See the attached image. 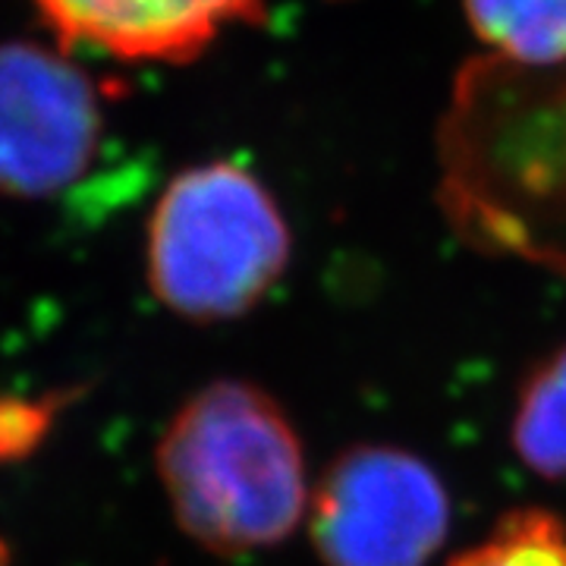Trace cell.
Wrapping results in <instances>:
<instances>
[{"instance_id": "cell-10", "label": "cell", "mask_w": 566, "mask_h": 566, "mask_svg": "<svg viewBox=\"0 0 566 566\" xmlns=\"http://www.w3.org/2000/svg\"><path fill=\"white\" fill-rule=\"evenodd\" d=\"M73 394H48L41 400L0 397V463L29 457L48 438L51 424Z\"/></svg>"}, {"instance_id": "cell-11", "label": "cell", "mask_w": 566, "mask_h": 566, "mask_svg": "<svg viewBox=\"0 0 566 566\" xmlns=\"http://www.w3.org/2000/svg\"><path fill=\"white\" fill-rule=\"evenodd\" d=\"M0 566H10V557H7V547L0 542Z\"/></svg>"}, {"instance_id": "cell-2", "label": "cell", "mask_w": 566, "mask_h": 566, "mask_svg": "<svg viewBox=\"0 0 566 566\" xmlns=\"http://www.w3.org/2000/svg\"><path fill=\"white\" fill-rule=\"evenodd\" d=\"M180 528L233 557L286 542L308 504L300 438L262 387L214 381L189 397L158 444Z\"/></svg>"}, {"instance_id": "cell-5", "label": "cell", "mask_w": 566, "mask_h": 566, "mask_svg": "<svg viewBox=\"0 0 566 566\" xmlns=\"http://www.w3.org/2000/svg\"><path fill=\"white\" fill-rule=\"evenodd\" d=\"M98 85L35 41L0 44V192L54 199L102 161Z\"/></svg>"}, {"instance_id": "cell-4", "label": "cell", "mask_w": 566, "mask_h": 566, "mask_svg": "<svg viewBox=\"0 0 566 566\" xmlns=\"http://www.w3.org/2000/svg\"><path fill=\"white\" fill-rule=\"evenodd\" d=\"M447 526L441 479L397 447H346L315 488L312 542L327 566H422Z\"/></svg>"}, {"instance_id": "cell-1", "label": "cell", "mask_w": 566, "mask_h": 566, "mask_svg": "<svg viewBox=\"0 0 566 566\" xmlns=\"http://www.w3.org/2000/svg\"><path fill=\"white\" fill-rule=\"evenodd\" d=\"M434 148L438 205L463 243L566 277V61L469 57Z\"/></svg>"}, {"instance_id": "cell-9", "label": "cell", "mask_w": 566, "mask_h": 566, "mask_svg": "<svg viewBox=\"0 0 566 566\" xmlns=\"http://www.w3.org/2000/svg\"><path fill=\"white\" fill-rule=\"evenodd\" d=\"M450 566H566V528L547 510H516Z\"/></svg>"}, {"instance_id": "cell-7", "label": "cell", "mask_w": 566, "mask_h": 566, "mask_svg": "<svg viewBox=\"0 0 566 566\" xmlns=\"http://www.w3.org/2000/svg\"><path fill=\"white\" fill-rule=\"evenodd\" d=\"M491 54L516 63L566 61V0H463Z\"/></svg>"}, {"instance_id": "cell-6", "label": "cell", "mask_w": 566, "mask_h": 566, "mask_svg": "<svg viewBox=\"0 0 566 566\" xmlns=\"http://www.w3.org/2000/svg\"><path fill=\"white\" fill-rule=\"evenodd\" d=\"M63 44H92L126 61L199 57L227 25L264 22V0H39Z\"/></svg>"}, {"instance_id": "cell-3", "label": "cell", "mask_w": 566, "mask_h": 566, "mask_svg": "<svg viewBox=\"0 0 566 566\" xmlns=\"http://www.w3.org/2000/svg\"><path fill=\"white\" fill-rule=\"evenodd\" d=\"M290 264V227L264 182L233 161L182 170L148 223V283L192 322L240 318Z\"/></svg>"}, {"instance_id": "cell-8", "label": "cell", "mask_w": 566, "mask_h": 566, "mask_svg": "<svg viewBox=\"0 0 566 566\" xmlns=\"http://www.w3.org/2000/svg\"><path fill=\"white\" fill-rule=\"evenodd\" d=\"M513 447L532 472L566 482V344L532 368L520 390Z\"/></svg>"}]
</instances>
